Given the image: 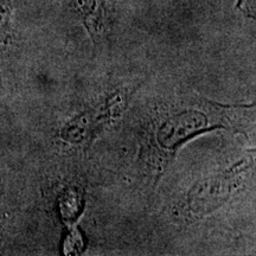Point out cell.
I'll list each match as a JSON object with an SVG mask.
<instances>
[{"mask_svg": "<svg viewBox=\"0 0 256 256\" xmlns=\"http://www.w3.org/2000/svg\"><path fill=\"white\" fill-rule=\"evenodd\" d=\"M252 0H236V8L241 10L243 14L249 16V17H252Z\"/></svg>", "mask_w": 256, "mask_h": 256, "instance_id": "cell-7", "label": "cell"}, {"mask_svg": "<svg viewBox=\"0 0 256 256\" xmlns=\"http://www.w3.org/2000/svg\"><path fill=\"white\" fill-rule=\"evenodd\" d=\"M17 43L14 24V0H0V50Z\"/></svg>", "mask_w": 256, "mask_h": 256, "instance_id": "cell-5", "label": "cell"}, {"mask_svg": "<svg viewBox=\"0 0 256 256\" xmlns=\"http://www.w3.org/2000/svg\"><path fill=\"white\" fill-rule=\"evenodd\" d=\"M81 20L94 46H101L108 31V0H66Z\"/></svg>", "mask_w": 256, "mask_h": 256, "instance_id": "cell-4", "label": "cell"}, {"mask_svg": "<svg viewBox=\"0 0 256 256\" xmlns=\"http://www.w3.org/2000/svg\"><path fill=\"white\" fill-rule=\"evenodd\" d=\"M107 127L94 104L63 124L60 136L72 146L89 145Z\"/></svg>", "mask_w": 256, "mask_h": 256, "instance_id": "cell-3", "label": "cell"}, {"mask_svg": "<svg viewBox=\"0 0 256 256\" xmlns=\"http://www.w3.org/2000/svg\"><path fill=\"white\" fill-rule=\"evenodd\" d=\"M240 172L226 170L220 174L204 178L188 192V206L194 216H204L216 210L232 196Z\"/></svg>", "mask_w": 256, "mask_h": 256, "instance_id": "cell-2", "label": "cell"}, {"mask_svg": "<svg viewBox=\"0 0 256 256\" xmlns=\"http://www.w3.org/2000/svg\"><path fill=\"white\" fill-rule=\"evenodd\" d=\"M232 107L200 96L182 98L162 107L150 124L145 142L146 160L156 174V180L188 140L208 130L234 127Z\"/></svg>", "mask_w": 256, "mask_h": 256, "instance_id": "cell-1", "label": "cell"}, {"mask_svg": "<svg viewBox=\"0 0 256 256\" xmlns=\"http://www.w3.org/2000/svg\"><path fill=\"white\" fill-rule=\"evenodd\" d=\"M2 178H0V200H2Z\"/></svg>", "mask_w": 256, "mask_h": 256, "instance_id": "cell-8", "label": "cell"}, {"mask_svg": "<svg viewBox=\"0 0 256 256\" xmlns=\"http://www.w3.org/2000/svg\"><path fill=\"white\" fill-rule=\"evenodd\" d=\"M82 196L78 191L70 188L63 194L60 200V212L66 224L75 223L82 210Z\"/></svg>", "mask_w": 256, "mask_h": 256, "instance_id": "cell-6", "label": "cell"}]
</instances>
